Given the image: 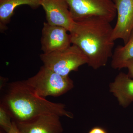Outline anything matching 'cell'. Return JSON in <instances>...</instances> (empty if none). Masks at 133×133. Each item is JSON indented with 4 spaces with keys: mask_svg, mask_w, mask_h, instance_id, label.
<instances>
[{
    "mask_svg": "<svg viewBox=\"0 0 133 133\" xmlns=\"http://www.w3.org/2000/svg\"><path fill=\"white\" fill-rule=\"evenodd\" d=\"M40 58L45 67L64 76H69L71 71H77L80 66L87 64L88 62L83 51L73 44L62 50L42 53Z\"/></svg>",
    "mask_w": 133,
    "mask_h": 133,
    "instance_id": "4",
    "label": "cell"
},
{
    "mask_svg": "<svg viewBox=\"0 0 133 133\" xmlns=\"http://www.w3.org/2000/svg\"><path fill=\"white\" fill-rule=\"evenodd\" d=\"M13 121L21 122L29 120L44 114H54L69 118H74L71 112L66 110L65 105L49 101L36 95L24 81L8 84L1 99Z\"/></svg>",
    "mask_w": 133,
    "mask_h": 133,
    "instance_id": "2",
    "label": "cell"
},
{
    "mask_svg": "<svg viewBox=\"0 0 133 133\" xmlns=\"http://www.w3.org/2000/svg\"><path fill=\"white\" fill-rule=\"evenodd\" d=\"M60 117L48 114L25 121L15 122L21 133H62L64 130Z\"/></svg>",
    "mask_w": 133,
    "mask_h": 133,
    "instance_id": "8",
    "label": "cell"
},
{
    "mask_svg": "<svg viewBox=\"0 0 133 133\" xmlns=\"http://www.w3.org/2000/svg\"><path fill=\"white\" fill-rule=\"evenodd\" d=\"M133 58V31L128 41L124 45H119L113 53L111 66L114 69H123L125 63Z\"/></svg>",
    "mask_w": 133,
    "mask_h": 133,
    "instance_id": "12",
    "label": "cell"
},
{
    "mask_svg": "<svg viewBox=\"0 0 133 133\" xmlns=\"http://www.w3.org/2000/svg\"><path fill=\"white\" fill-rule=\"evenodd\" d=\"M109 88L122 107H128L133 102V79L127 74L119 72L114 81L109 84Z\"/></svg>",
    "mask_w": 133,
    "mask_h": 133,
    "instance_id": "10",
    "label": "cell"
},
{
    "mask_svg": "<svg viewBox=\"0 0 133 133\" xmlns=\"http://www.w3.org/2000/svg\"><path fill=\"white\" fill-rule=\"evenodd\" d=\"M75 22L90 17L102 18L111 23L116 16L114 0H65Z\"/></svg>",
    "mask_w": 133,
    "mask_h": 133,
    "instance_id": "5",
    "label": "cell"
},
{
    "mask_svg": "<svg viewBox=\"0 0 133 133\" xmlns=\"http://www.w3.org/2000/svg\"><path fill=\"white\" fill-rule=\"evenodd\" d=\"M24 81L36 95L44 98L59 97L74 87V82L69 76L59 75L44 65L36 75Z\"/></svg>",
    "mask_w": 133,
    "mask_h": 133,
    "instance_id": "3",
    "label": "cell"
},
{
    "mask_svg": "<svg viewBox=\"0 0 133 133\" xmlns=\"http://www.w3.org/2000/svg\"><path fill=\"white\" fill-rule=\"evenodd\" d=\"M126 68L128 70V75L129 77L133 79V58L128 59L125 63L123 68Z\"/></svg>",
    "mask_w": 133,
    "mask_h": 133,
    "instance_id": "14",
    "label": "cell"
},
{
    "mask_svg": "<svg viewBox=\"0 0 133 133\" xmlns=\"http://www.w3.org/2000/svg\"><path fill=\"white\" fill-rule=\"evenodd\" d=\"M111 23L98 17L75 22L69 31L72 44L78 47L94 70L105 66L113 53L115 41Z\"/></svg>",
    "mask_w": 133,
    "mask_h": 133,
    "instance_id": "1",
    "label": "cell"
},
{
    "mask_svg": "<svg viewBox=\"0 0 133 133\" xmlns=\"http://www.w3.org/2000/svg\"><path fill=\"white\" fill-rule=\"evenodd\" d=\"M117 18L113 28L112 39L127 42L133 31V0H114Z\"/></svg>",
    "mask_w": 133,
    "mask_h": 133,
    "instance_id": "7",
    "label": "cell"
},
{
    "mask_svg": "<svg viewBox=\"0 0 133 133\" xmlns=\"http://www.w3.org/2000/svg\"><path fill=\"white\" fill-rule=\"evenodd\" d=\"M41 6L45 11L48 23L62 26L70 31L75 21L65 0H42Z\"/></svg>",
    "mask_w": 133,
    "mask_h": 133,
    "instance_id": "9",
    "label": "cell"
},
{
    "mask_svg": "<svg viewBox=\"0 0 133 133\" xmlns=\"http://www.w3.org/2000/svg\"><path fill=\"white\" fill-rule=\"evenodd\" d=\"M69 31L62 26H53L44 22L41 38L43 53L48 54L64 50L71 45Z\"/></svg>",
    "mask_w": 133,
    "mask_h": 133,
    "instance_id": "6",
    "label": "cell"
},
{
    "mask_svg": "<svg viewBox=\"0 0 133 133\" xmlns=\"http://www.w3.org/2000/svg\"><path fill=\"white\" fill-rule=\"evenodd\" d=\"M88 133H108L104 128L100 127H96L93 128Z\"/></svg>",
    "mask_w": 133,
    "mask_h": 133,
    "instance_id": "15",
    "label": "cell"
},
{
    "mask_svg": "<svg viewBox=\"0 0 133 133\" xmlns=\"http://www.w3.org/2000/svg\"><path fill=\"white\" fill-rule=\"evenodd\" d=\"M7 133H21L18 128H17L15 121L12 122V127L9 132Z\"/></svg>",
    "mask_w": 133,
    "mask_h": 133,
    "instance_id": "16",
    "label": "cell"
},
{
    "mask_svg": "<svg viewBox=\"0 0 133 133\" xmlns=\"http://www.w3.org/2000/svg\"><path fill=\"white\" fill-rule=\"evenodd\" d=\"M12 119L6 110L0 104V127L5 133H8L12 127Z\"/></svg>",
    "mask_w": 133,
    "mask_h": 133,
    "instance_id": "13",
    "label": "cell"
},
{
    "mask_svg": "<svg viewBox=\"0 0 133 133\" xmlns=\"http://www.w3.org/2000/svg\"><path fill=\"white\" fill-rule=\"evenodd\" d=\"M42 0H0V29L4 31L10 22L16 8L28 5L33 9L41 6Z\"/></svg>",
    "mask_w": 133,
    "mask_h": 133,
    "instance_id": "11",
    "label": "cell"
}]
</instances>
